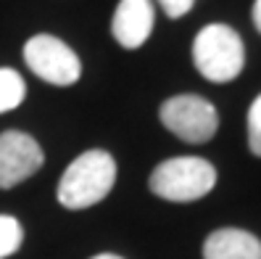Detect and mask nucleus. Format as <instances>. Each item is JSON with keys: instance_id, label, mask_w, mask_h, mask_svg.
<instances>
[{"instance_id": "4", "label": "nucleus", "mask_w": 261, "mask_h": 259, "mask_svg": "<svg viewBox=\"0 0 261 259\" xmlns=\"http://www.w3.org/2000/svg\"><path fill=\"white\" fill-rule=\"evenodd\" d=\"M161 125L185 143H208L219 130V111L203 96H172L159 109Z\"/></svg>"}, {"instance_id": "13", "label": "nucleus", "mask_w": 261, "mask_h": 259, "mask_svg": "<svg viewBox=\"0 0 261 259\" xmlns=\"http://www.w3.org/2000/svg\"><path fill=\"white\" fill-rule=\"evenodd\" d=\"M253 27L261 32V0H256V3H253Z\"/></svg>"}, {"instance_id": "12", "label": "nucleus", "mask_w": 261, "mask_h": 259, "mask_svg": "<svg viewBox=\"0 0 261 259\" xmlns=\"http://www.w3.org/2000/svg\"><path fill=\"white\" fill-rule=\"evenodd\" d=\"M156 3L161 6V11L169 19H182L195 6V0H156Z\"/></svg>"}, {"instance_id": "6", "label": "nucleus", "mask_w": 261, "mask_h": 259, "mask_svg": "<svg viewBox=\"0 0 261 259\" xmlns=\"http://www.w3.org/2000/svg\"><path fill=\"white\" fill-rule=\"evenodd\" d=\"M45 161L40 143L29 132L6 130L0 132V188L8 191L29 180Z\"/></svg>"}, {"instance_id": "5", "label": "nucleus", "mask_w": 261, "mask_h": 259, "mask_svg": "<svg viewBox=\"0 0 261 259\" xmlns=\"http://www.w3.org/2000/svg\"><path fill=\"white\" fill-rule=\"evenodd\" d=\"M24 64L40 80L56 87L76 85L82 77V61L74 53L71 45H66L56 35H35L24 42Z\"/></svg>"}, {"instance_id": "3", "label": "nucleus", "mask_w": 261, "mask_h": 259, "mask_svg": "<svg viewBox=\"0 0 261 259\" xmlns=\"http://www.w3.org/2000/svg\"><path fill=\"white\" fill-rule=\"evenodd\" d=\"M193 64L208 82H232L245 66V45L227 24H206L193 40Z\"/></svg>"}, {"instance_id": "1", "label": "nucleus", "mask_w": 261, "mask_h": 259, "mask_svg": "<svg viewBox=\"0 0 261 259\" xmlns=\"http://www.w3.org/2000/svg\"><path fill=\"white\" fill-rule=\"evenodd\" d=\"M116 161L109 151L90 148L80 154L58 180V204L66 209H87L100 204L114 191Z\"/></svg>"}, {"instance_id": "7", "label": "nucleus", "mask_w": 261, "mask_h": 259, "mask_svg": "<svg viewBox=\"0 0 261 259\" xmlns=\"http://www.w3.org/2000/svg\"><path fill=\"white\" fill-rule=\"evenodd\" d=\"M153 24H156V11L150 0H119L111 19V35L121 48L135 51L145 45Z\"/></svg>"}, {"instance_id": "8", "label": "nucleus", "mask_w": 261, "mask_h": 259, "mask_svg": "<svg viewBox=\"0 0 261 259\" xmlns=\"http://www.w3.org/2000/svg\"><path fill=\"white\" fill-rule=\"evenodd\" d=\"M203 259H261V241L240 227H219L203 241Z\"/></svg>"}, {"instance_id": "14", "label": "nucleus", "mask_w": 261, "mask_h": 259, "mask_svg": "<svg viewBox=\"0 0 261 259\" xmlns=\"http://www.w3.org/2000/svg\"><path fill=\"white\" fill-rule=\"evenodd\" d=\"M93 259H124V256H119V254H109V251H106V254H95Z\"/></svg>"}, {"instance_id": "11", "label": "nucleus", "mask_w": 261, "mask_h": 259, "mask_svg": "<svg viewBox=\"0 0 261 259\" xmlns=\"http://www.w3.org/2000/svg\"><path fill=\"white\" fill-rule=\"evenodd\" d=\"M248 148L253 156L261 159V96L253 98L248 109Z\"/></svg>"}, {"instance_id": "2", "label": "nucleus", "mask_w": 261, "mask_h": 259, "mask_svg": "<svg viewBox=\"0 0 261 259\" xmlns=\"http://www.w3.org/2000/svg\"><path fill=\"white\" fill-rule=\"evenodd\" d=\"M217 185V170L201 156H174L161 161L148 177L150 193L164 201L190 204L208 196Z\"/></svg>"}, {"instance_id": "10", "label": "nucleus", "mask_w": 261, "mask_h": 259, "mask_svg": "<svg viewBox=\"0 0 261 259\" xmlns=\"http://www.w3.org/2000/svg\"><path fill=\"white\" fill-rule=\"evenodd\" d=\"M24 243V227L16 217L0 215V259L13 256Z\"/></svg>"}, {"instance_id": "9", "label": "nucleus", "mask_w": 261, "mask_h": 259, "mask_svg": "<svg viewBox=\"0 0 261 259\" xmlns=\"http://www.w3.org/2000/svg\"><path fill=\"white\" fill-rule=\"evenodd\" d=\"M27 98V82L16 69H0V114L13 111Z\"/></svg>"}]
</instances>
